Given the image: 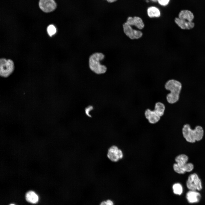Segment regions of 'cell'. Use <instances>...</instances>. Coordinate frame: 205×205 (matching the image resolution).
Segmentation results:
<instances>
[{
	"label": "cell",
	"mask_w": 205,
	"mask_h": 205,
	"mask_svg": "<svg viewBox=\"0 0 205 205\" xmlns=\"http://www.w3.org/2000/svg\"><path fill=\"white\" fill-rule=\"evenodd\" d=\"M93 109V107L92 106H89L87 107L85 110V112L86 114L89 116L91 117L90 114V112Z\"/></svg>",
	"instance_id": "cell-24"
},
{
	"label": "cell",
	"mask_w": 205,
	"mask_h": 205,
	"mask_svg": "<svg viewBox=\"0 0 205 205\" xmlns=\"http://www.w3.org/2000/svg\"><path fill=\"white\" fill-rule=\"evenodd\" d=\"M147 13L148 17L150 18L159 17L161 15L159 9L155 6L148 7L147 9Z\"/></svg>",
	"instance_id": "cell-14"
},
{
	"label": "cell",
	"mask_w": 205,
	"mask_h": 205,
	"mask_svg": "<svg viewBox=\"0 0 205 205\" xmlns=\"http://www.w3.org/2000/svg\"><path fill=\"white\" fill-rule=\"evenodd\" d=\"M104 58V54L101 53L97 52L91 55L89 59V65L90 69L97 74L105 73L107 68L104 65L101 64L100 62Z\"/></svg>",
	"instance_id": "cell-3"
},
{
	"label": "cell",
	"mask_w": 205,
	"mask_h": 205,
	"mask_svg": "<svg viewBox=\"0 0 205 205\" xmlns=\"http://www.w3.org/2000/svg\"><path fill=\"white\" fill-rule=\"evenodd\" d=\"M172 188L173 193L176 194L181 195L183 192L182 185L179 183L174 184Z\"/></svg>",
	"instance_id": "cell-18"
},
{
	"label": "cell",
	"mask_w": 205,
	"mask_h": 205,
	"mask_svg": "<svg viewBox=\"0 0 205 205\" xmlns=\"http://www.w3.org/2000/svg\"><path fill=\"white\" fill-rule=\"evenodd\" d=\"M201 198L200 194L196 191L190 190L186 194V198L187 201L190 203L198 202Z\"/></svg>",
	"instance_id": "cell-13"
},
{
	"label": "cell",
	"mask_w": 205,
	"mask_h": 205,
	"mask_svg": "<svg viewBox=\"0 0 205 205\" xmlns=\"http://www.w3.org/2000/svg\"><path fill=\"white\" fill-rule=\"evenodd\" d=\"M186 186L190 190L200 191L202 188L201 181L197 175L195 173L189 176L186 182Z\"/></svg>",
	"instance_id": "cell-5"
},
{
	"label": "cell",
	"mask_w": 205,
	"mask_h": 205,
	"mask_svg": "<svg viewBox=\"0 0 205 205\" xmlns=\"http://www.w3.org/2000/svg\"><path fill=\"white\" fill-rule=\"evenodd\" d=\"M173 168L174 171L179 174H183L185 173L177 163L173 164Z\"/></svg>",
	"instance_id": "cell-21"
},
{
	"label": "cell",
	"mask_w": 205,
	"mask_h": 205,
	"mask_svg": "<svg viewBox=\"0 0 205 205\" xmlns=\"http://www.w3.org/2000/svg\"><path fill=\"white\" fill-rule=\"evenodd\" d=\"M182 133L184 138L187 142L193 143L202 139L204 132L203 127L201 126H196L193 129L189 124L186 123L183 126Z\"/></svg>",
	"instance_id": "cell-2"
},
{
	"label": "cell",
	"mask_w": 205,
	"mask_h": 205,
	"mask_svg": "<svg viewBox=\"0 0 205 205\" xmlns=\"http://www.w3.org/2000/svg\"><path fill=\"white\" fill-rule=\"evenodd\" d=\"M123 155L122 151L116 146H111L108 150L107 157L112 162L118 161L123 158Z\"/></svg>",
	"instance_id": "cell-7"
},
{
	"label": "cell",
	"mask_w": 205,
	"mask_h": 205,
	"mask_svg": "<svg viewBox=\"0 0 205 205\" xmlns=\"http://www.w3.org/2000/svg\"><path fill=\"white\" fill-rule=\"evenodd\" d=\"M129 24L135 26L138 29L141 30L145 26V24L142 19L138 16L129 17L126 22Z\"/></svg>",
	"instance_id": "cell-10"
},
{
	"label": "cell",
	"mask_w": 205,
	"mask_h": 205,
	"mask_svg": "<svg viewBox=\"0 0 205 205\" xmlns=\"http://www.w3.org/2000/svg\"><path fill=\"white\" fill-rule=\"evenodd\" d=\"M56 6L54 0H39L40 8L44 12L48 13L53 11Z\"/></svg>",
	"instance_id": "cell-8"
},
{
	"label": "cell",
	"mask_w": 205,
	"mask_h": 205,
	"mask_svg": "<svg viewBox=\"0 0 205 205\" xmlns=\"http://www.w3.org/2000/svg\"><path fill=\"white\" fill-rule=\"evenodd\" d=\"M99 205H114V203L111 200L107 199L102 201Z\"/></svg>",
	"instance_id": "cell-23"
},
{
	"label": "cell",
	"mask_w": 205,
	"mask_h": 205,
	"mask_svg": "<svg viewBox=\"0 0 205 205\" xmlns=\"http://www.w3.org/2000/svg\"><path fill=\"white\" fill-rule=\"evenodd\" d=\"M178 17L180 19L190 22H193L194 15L192 12L191 10L186 9H182L181 10L178 14Z\"/></svg>",
	"instance_id": "cell-12"
},
{
	"label": "cell",
	"mask_w": 205,
	"mask_h": 205,
	"mask_svg": "<svg viewBox=\"0 0 205 205\" xmlns=\"http://www.w3.org/2000/svg\"><path fill=\"white\" fill-rule=\"evenodd\" d=\"M171 0H157V2L160 5L166 7L169 3Z\"/></svg>",
	"instance_id": "cell-22"
},
{
	"label": "cell",
	"mask_w": 205,
	"mask_h": 205,
	"mask_svg": "<svg viewBox=\"0 0 205 205\" xmlns=\"http://www.w3.org/2000/svg\"><path fill=\"white\" fill-rule=\"evenodd\" d=\"M109 3H113L117 1V0H106Z\"/></svg>",
	"instance_id": "cell-25"
},
{
	"label": "cell",
	"mask_w": 205,
	"mask_h": 205,
	"mask_svg": "<svg viewBox=\"0 0 205 205\" xmlns=\"http://www.w3.org/2000/svg\"><path fill=\"white\" fill-rule=\"evenodd\" d=\"M188 160V156L184 154H181L177 156L175 158L176 163L181 167L186 163Z\"/></svg>",
	"instance_id": "cell-17"
},
{
	"label": "cell",
	"mask_w": 205,
	"mask_h": 205,
	"mask_svg": "<svg viewBox=\"0 0 205 205\" xmlns=\"http://www.w3.org/2000/svg\"><path fill=\"white\" fill-rule=\"evenodd\" d=\"M10 205H15V204H10Z\"/></svg>",
	"instance_id": "cell-26"
},
{
	"label": "cell",
	"mask_w": 205,
	"mask_h": 205,
	"mask_svg": "<svg viewBox=\"0 0 205 205\" xmlns=\"http://www.w3.org/2000/svg\"><path fill=\"white\" fill-rule=\"evenodd\" d=\"M47 31L49 35L51 36L55 34L56 30V27L53 25L51 24L48 27Z\"/></svg>",
	"instance_id": "cell-20"
},
{
	"label": "cell",
	"mask_w": 205,
	"mask_h": 205,
	"mask_svg": "<svg viewBox=\"0 0 205 205\" xmlns=\"http://www.w3.org/2000/svg\"><path fill=\"white\" fill-rule=\"evenodd\" d=\"M123 28L124 34L131 39H138L143 36V33L141 31L134 29L126 22L123 24Z\"/></svg>",
	"instance_id": "cell-6"
},
{
	"label": "cell",
	"mask_w": 205,
	"mask_h": 205,
	"mask_svg": "<svg viewBox=\"0 0 205 205\" xmlns=\"http://www.w3.org/2000/svg\"><path fill=\"white\" fill-rule=\"evenodd\" d=\"M144 116L148 122L151 124L158 123L160 120L161 117L157 114L154 110L148 108L145 111Z\"/></svg>",
	"instance_id": "cell-9"
},
{
	"label": "cell",
	"mask_w": 205,
	"mask_h": 205,
	"mask_svg": "<svg viewBox=\"0 0 205 205\" xmlns=\"http://www.w3.org/2000/svg\"><path fill=\"white\" fill-rule=\"evenodd\" d=\"M26 200L31 203H36L38 200V197L37 195L34 191H30L28 192L26 195Z\"/></svg>",
	"instance_id": "cell-16"
},
{
	"label": "cell",
	"mask_w": 205,
	"mask_h": 205,
	"mask_svg": "<svg viewBox=\"0 0 205 205\" xmlns=\"http://www.w3.org/2000/svg\"><path fill=\"white\" fill-rule=\"evenodd\" d=\"M175 23L180 28L182 29H190L193 28L195 26L193 22H190L179 19L178 17L175 18Z\"/></svg>",
	"instance_id": "cell-11"
},
{
	"label": "cell",
	"mask_w": 205,
	"mask_h": 205,
	"mask_svg": "<svg viewBox=\"0 0 205 205\" xmlns=\"http://www.w3.org/2000/svg\"><path fill=\"white\" fill-rule=\"evenodd\" d=\"M14 64L12 60L1 58L0 60V75L3 77H7L13 72Z\"/></svg>",
	"instance_id": "cell-4"
},
{
	"label": "cell",
	"mask_w": 205,
	"mask_h": 205,
	"mask_svg": "<svg viewBox=\"0 0 205 205\" xmlns=\"http://www.w3.org/2000/svg\"><path fill=\"white\" fill-rule=\"evenodd\" d=\"M166 109V106L164 103L161 102L155 103L154 110L160 117L163 116Z\"/></svg>",
	"instance_id": "cell-15"
},
{
	"label": "cell",
	"mask_w": 205,
	"mask_h": 205,
	"mask_svg": "<svg viewBox=\"0 0 205 205\" xmlns=\"http://www.w3.org/2000/svg\"><path fill=\"white\" fill-rule=\"evenodd\" d=\"M181 168L185 172H190L193 169L194 165L192 164L191 163H187Z\"/></svg>",
	"instance_id": "cell-19"
},
{
	"label": "cell",
	"mask_w": 205,
	"mask_h": 205,
	"mask_svg": "<svg viewBox=\"0 0 205 205\" xmlns=\"http://www.w3.org/2000/svg\"><path fill=\"white\" fill-rule=\"evenodd\" d=\"M164 87L166 90L170 92L166 96L167 102L171 104L177 102L180 99L183 88L182 83L177 80L171 79L165 82Z\"/></svg>",
	"instance_id": "cell-1"
}]
</instances>
